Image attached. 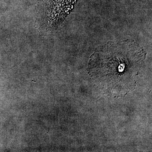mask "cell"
<instances>
[{
	"mask_svg": "<svg viewBox=\"0 0 152 152\" xmlns=\"http://www.w3.org/2000/svg\"><path fill=\"white\" fill-rule=\"evenodd\" d=\"M146 55L134 41L109 42L98 47L91 56L88 72L104 94L114 97L124 96L135 88L136 77Z\"/></svg>",
	"mask_w": 152,
	"mask_h": 152,
	"instance_id": "obj_1",
	"label": "cell"
},
{
	"mask_svg": "<svg viewBox=\"0 0 152 152\" xmlns=\"http://www.w3.org/2000/svg\"><path fill=\"white\" fill-rule=\"evenodd\" d=\"M77 0H37V23L39 29L48 34L58 29L73 9Z\"/></svg>",
	"mask_w": 152,
	"mask_h": 152,
	"instance_id": "obj_2",
	"label": "cell"
}]
</instances>
